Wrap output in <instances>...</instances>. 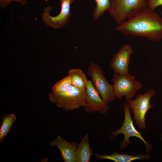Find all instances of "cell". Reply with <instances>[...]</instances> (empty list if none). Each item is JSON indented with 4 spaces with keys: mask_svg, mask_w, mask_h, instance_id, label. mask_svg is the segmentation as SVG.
Segmentation results:
<instances>
[{
    "mask_svg": "<svg viewBox=\"0 0 162 162\" xmlns=\"http://www.w3.org/2000/svg\"><path fill=\"white\" fill-rule=\"evenodd\" d=\"M93 155L98 159H107L116 162H130L136 160H147L151 157L149 153L144 154H139L137 155H133L128 154H120L115 152L110 155L105 154L101 155L97 153H94Z\"/></svg>",
    "mask_w": 162,
    "mask_h": 162,
    "instance_id": "12",
    "label": "cell"
},
{
    "mask_svg": "<svg viewBox=\"0 0 162 162\" xmlns=\"http://www.w3.org/2000/svg\"><path fill=\"white\" fill-rule=\"evenodd\" d=\"M72 0H60L61 10L56 16H52L50 14L52 8L48 6L44 9L42 15L43 20L47 26L55 29L63 27L69 21L71 16L70 5Z\"/></svg>",
    "mask_w": 162,
    "mask_h": 162,
    "instance_id": "8",
    "label": "cell"
},
{
    "mask_svg": "<svg viewBox=\"0 0 162 162\" xmlns=\"http://www.w3.org/2000/svg\"><path fill=\"white\" fill-rule=\"evenodd\" d=\"M112 80L116 96L120 99L124 97L126 100L133 98L135 94L142 88L140 82L136 80L134 76L128 73H114Z\"/></svg>",
    "mask_w": 162,
    "mask_h": 162,
    "instance_id": "6",
    "label": "cell"
},
{
    "mask_svg": "<svg viewBox=\"0 0 162 162\" xmlns=\"http://www.w3.org/2000/svg\"><path fill=\"white\" fill-rule=\"evenodd\" d=\"M110 15L119 25L147 7L148 0H110Z\"/></svg>",
    "mask_w": 162,
    "mask_h": 162,
    "instance_id": "3",
    "label": "cell"
},
{
    "mask_svg": "<svg viewBox=\"0 0 162 162\" xmlns=\"http://www.w3.org/2000/svg\"><path fill=\"white\" fill-rule=\"evenodd\" d=\"M72 85L71 79L68 75L58 81L52 87V91L60 93L67 91Z\"/></svg>",
    "mask_w": 162,
    "mask_h": 162,
    "instance_id": "17",
    "label": "cell"
},
{
    "mask_svg": "<svg viewBox=\"0 0 162 162\" xmlns=\"http://www.w3.org/2000/svg\"><path fill=\"white\" fill-rule=\"evenodd\" d=\"M49 99L57 106L66 111L85 107L88 102L86 89L78 88L72 85L63 92L56 93L51 91Z\"/></svg>",
    "mask_w": 162,
    "mask_h": 162,
    "instance_id": "2",
    "label": "cell"
},
{
    "mask_svg": "<svg viewBox=\"0 0 162 162\" xmlns=\"http://www.w3.org/2000/svg\"><path fill=\"white\" fill-rule=\"evenodd\" d=\"M133 52V49L129 44H124L121 47L110 62V67L114 73L119 74L128 73V66Z\"/></svg>",
    "mask_w": 162,
    "mask_h": 162,
    "instance_id": "9",
    "label": "cell"
},
{
    "mask_svg": "<svg viewBox=\"0 0 162 162\" xmlns=\"http://www.w3.org/2000/svg\"><path fill=\"white\" fill-rule=\"evenodd\" d=\"M68 73L72 85L80 89H85L88 80L81 69L79 68H72L68 70Z\"/></svg>",
    "mask_w": 162,
    "mask_h": 162,
    "instance_id": "14",
    "label": "cell"
},
{
    "mask_svg": "<svg viewBox=\"0 0 162 162\" xmlns=\"http://www.w3.org/2000/svg\"><path fill=\"white\" fill-rule=\"evenodd\" d=\"M154 10L148 7L142 9L118 25L115 30L125 35L162 40V19Z\"/></svg>",
    "mask_w": 162,
    "mask_h": 162,
    "instance_id": "1",
    "label": "cell"
},
{
    "mask_svg": "<svg viewBox=\"0 0 162 162\" xmlns=\"http://www.w3.org/2000/svg\"><path fill=\"white\" fill-rule=\"evenodd\" d=\"M161 16H162L161 18H162V11L161 12Z\"/></svg>",
    "mask_w": 162,
    "mask_h": 162,
    "instance_id": "21",
    "label": "cell"
},
{
    "mask_svg": "<svg viewBox=\"0 0 162 162\" xmlns=\"http://www.w3.org/2000/svg\"><path fill=\"white\" fill-rule=\"evenodd\" d=\"M51 146L56 147L59 150L61 156L64 162H76V151L77 144L76 142H69L60 136L50 142Z\"/></svg>",
    "mask_w": 162,
    "mask_h": 162,
    "instance_id": "11",
    "label": "cell"
},
{
    "mask_svg": "<svg viewBox=\"0 0 162 162\" xmlns=\"http://www.w3.org/2000/svg\"><path fill=\"white\" fill-rule=\"evenodd\" d=\"M155 94L154 89L148 90L143 94L139 93L136 95L135 98L127 100L130 111L134 115V118L138 127L142 130L147 128L145 124V116L149 110L154 107L150 104L151 99Z\"/></svg>",
    "mask_w": 162,
    "mask_h": 162,
    "instance_id": "5",
    "label": "cell"
},
{
    "mask_svg": "<svg viewBox=\"0 0 162 162\" xmlns=\"http://www.w3.org/2000/svg\"><path fill=\"white\" fill-rule=\"evenodd\" d=\"M13 1L19 2L23 5L27 3L26 0H0V6L2 8H4L7 5L10 4L11 2Z\"/></svg>",
    "mask_w": 162,
    "mask_h": 162,
    "instance_id": "19",
    "label": "cell"
},
{
    "mask_svg": "<svg viewBox=\"0 0 162 162\" xmlns=\"http://www.w3.org/2000/svg\"><path fill=\"white\" fill-rule=\"evenodd\" d=\"M93 154L89 143L88 134H86L77 146L76 151V162H89Z\"/></svg>",
    "mask_w": 162,
    "mask_h": 162,
    "instance_id": "13",
    "label": "cell"
},
{
    "mask_svg": "<svg viewBox=\"0 0 162 162\" xmlns=\"http://www.w3.org/2000/svg\"><path fill=\"white\" fill-rule=\"evenodd\" d=\"M16 119V116L14 114H5L2 117L0 129V143L9 134L13 123Z\"/></svg>",
    "mask_w": 162,
    "mask_h": 162,
    "instance_id": "15",
    "label": "cell"
},
{
    "mask_svg": "<svg viewBox=\"0 0 162 162\" xmlns=\"http://www.w3.org/2000/svg\"><path fill=\"white\" fill-rule=\"evenodd\" d=\"M161 140L162 141V135L161 136Z\"/></svg>",
    "mask_w": 162,
    "mask_h": 162,
    "instance_id": "20",
    "label": "cell"
},
{
    "mask_svg": "<svg viewBox=\"0 0 162 162\" xmlns=\"http://www.w3.org/2000/svg\"><path fill=\"white\" fill-rule=\"evenodd\" d=\"M88 75L91 77L92 81L102 99L107 104L116 100L112 85L108 82L104 75L102 68L94 62L89 65L87 70Z\"/></svg>",
    "mask_w": 162,
    "mask_h": 162,
    "instance_id": "7",
    "label": "cell"
},
{
    "mask_svg": "<svg viewBox=\"0 0 162 162\" xmlns=\"http://www.w3.org/2000/svg\"><path fill=\"white\" fill-rule=\"evenodd\" d=\"M96 7L94 9L92 17L94 20H98L106 12H109L110 7V0H94ZM74 0H72L73 2Z\"/></svg>",
    "mask_w": 162,
    "mask_h": 162,
    "instance_id": "16",
    "label": "cell"
},
{
    "mask_svg": "<svg viewBox=\"0 0 162 162\" xmlns=\"http://www.w3.org/2000/svg\"><path fill=\"white\" fill-rule=\"evenodd\" d=\"M147 7L154 10L157 7L162 6V0H148Z\"/></svg>",
    "mask_w": 162,
    "mask_h": 162,
    "instance_id": "18",
    "label": "cell"
},
{
    "mask_svg": "<svg viewBox=\"0 0 162 162\" xmlns=\"http://www.w3.org/2000/svg\"><path fill=\"white\" fill-rule=\"evenodd\" d=\"M85 89L88 99L87 104L85 107L86 112L90 113L98 112L103 114L107 113L109 107L101 98L91 80H88Z\"/></svg>",
    "mask_w": 162,
    "mask_h": 162,
    "instance_id": "10",
    "label": "cell"
},
{
    "mask_svg": "<svg viewBox=\"0 0 162 162\" xmlns=\"http://www.w3.org/2000/svg\"><path fill=\"white\" fill-rule=\"evenodd\" d=\"M124 119L122 126L119 129L112 132L110 138L113 139L119 134L122 133L124 136V139L120 143L121 149H124L130 146L132 142L130 139L132 137L139 138L144 143L147 153H149L153 148L152 146L143 138L142 134L135 128L132 119L130 107L128 103L123 104Z\"/></svg>",
    "mask_w": 162,
    "mask_h": 162,
    "instance_id": "4",
    "label": "cell"
}]
</instances>
